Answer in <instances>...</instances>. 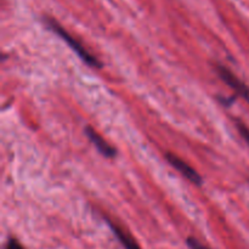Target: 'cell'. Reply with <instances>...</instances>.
Returning a JSON list of instances; mask_svg holds the SVG:
<instances>
[{
    "mask_svg": "<svg viewBox=\"0 0 249 249\" xmlns=\"http://www.w3.org/2000/svg\"><path fill=\"white\" fill-rule=\"evenodd\" d=\"M186 245L190 249H211L207 247V246H204L203 243L199 242V241L195 237H187Z\"/></svg>",
    "mask_w": 249,
    "mask_h": 249,
    "instance_id": "6",
    "label": "cell"
},
{
    "mask_svg": "<svg viewBox=\"0 0 249 249\" xmlns=\"http://www.w3.org/2000/svg\"><path fill=\"white\" fill-rule=\"evenodd\" d=\"M85 135L88 136L90 141L94 143L95 147L97 148L100 153L102 156H105L106 158H114L117 156V150L113 146L109 145L101 135H100L97 131H95L91 126H87L85 128Z\"/></svg>",
    "mask_w": 249,
    "mask_h": 249,
    "instance_id": "4",
    "label": "cell"
},
{
    "mask_svg": "<svg viewBox=\"0 0 249 249\" xmlns=\"http://www.w3.org/2000/svg\"><path fill=\"white\" fill-rule=\"evenodd\" d=\"M43 21L44 23H45L46 28L50 29L51 32H53L56 36H60V38L62 39V40L65 41V43L67 44V45L70 46V48L72 49V50L74 51V53H77V55L79 56L85 63H87V65H89L90 67H94V68L101 67V62H100V61L97 60V58L95 57L89 50H87V49L84 48V45H83L78 39H75L72 34L68 33V32L66 31V29L63 28V27L61 26L56 19H53V17L46 16L44 17Z\"/></svg>",
    "mask_w": 249,
    "mask_h": 249,
    "instance_id": "1",
    "label": "cell"
},
{
    "mask_svg": "<svg viewBox=\"0 0 249 249\" xmlns=\"http://www.w3.org/2000/svg\"><path fill=\"white\" fill-rule=\"evenodd\" d=\"M5 249H24V248L17 240H15V238H10V240L7 241L6 246H5Z\"/></svg>",
    "mask_w": 249,
    "mask_h": 249,
    "instance_id": "8",
    "label": "cell"
},
{
    "mask_svg": "<svg viewBox=\"0 0 249 249\" xmlns=\"http://www.w3.org/2000/svg\"><path fill=\"white\" fill-rule=\"evenodd\" d=\"M236 126H237L238 131H240L241 136H242L243 139H245L246 142L249 145V128L246 124H243L242 122H237V124H236Z\"/></svg>",
    "mask_w": 249,
    "mask_h": 249,
    "instance_id": "7",
    "label": "cell"
},
{
    "mask_svg": "<svg viewBox=\"0 0 249 249\" xmlns=\"http://www.w3.org/2000/svg\"><path fill=\"white\" fill-rule=\"evenodd\" d=\"M106 220H107V223H108L109 228H111L112 232L114 233V236L117 237V240L121 242V245L123 246L124 248L125 249H141L140 246L138 245V242L134 240L133 236H131L128 231H125L124 229H122L121 226L117 225V224L112 223V221L108 220V219H106Z\"/></svg>",
    "mask_w": 249,
    "mask_h": 249,
    "instance_id": "5",
    "label": "cell"
},
{
    "mask_svg": "<svg viewBox=\"0 0 249 249\" xmlns=\"http://www.w3.org/2000/svg\"><path fill=\"white\" fill-rule=\"evenodd\" d=\"M165 158H167L168 163H169L173 168H175L182 177L186 178L190 182H192V184L196 185V186H201V185L203 184V179H202L201 175H199L191 165L187 164L185 160H182L181 158L178 157L175 153H165Z\"/></svg>",
    "mask_w": 249,
    "mask_h": 249,
    "instance_id": "3",
    "label": "cell"
},
{
    "mask_svg": "<svg viewBox=\"0 0 249 249\" xmlns=\"http://www.w3.org/2000/svg\"><path fill=\"white\" fill-rule=\"evenodd\" d=\"M214 71L216 72L218 77L220 78L223 82H225L238 96L243 97L246 101L249 104V87L246 83H243L242 80L238 79L230 70L225 67V66L220 65V63H215L214 65Z\"/></svg>",
    "mask_w": 249,
    "mask_h": 249,
    "instance_id": "2",
    "label": "cell"
}]
</instances>
